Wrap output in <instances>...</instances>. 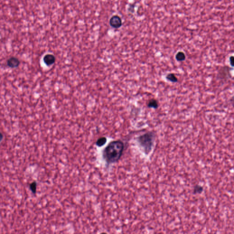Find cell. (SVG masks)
Masks as SVG:
<instances>
[{"label": "cell", "instance_id": "11", "mask_svg": "<svg viewBox=\"0 0 234 234\" xmlns=\"http://www.w3.org/2000/svg\"><path fill=\"white\" fill-rule=\"evenodd\" d=\"M30 189L31 190V192L35 194L36 193L37 183L36 182H33L30 184Z\"/></svg>", "mask_w": 234, "mask_h": 234}, {"label": "cell", "instance_id": "6", "mask_svg": "<svg viewBox=\"0 0 234 234\" xmlns=\"http://www.w3.org/2000/svg\"><path fill=\"white\" fill-rule=\"evenodd\" d=\"M107 142V138L106 137H102L97 139L96 142V145L98 147H102Z\"/></svg>", "mask_w": 234, "mask_h": 234}, {"label": "cell", "instance_id": "1", "mask_svg": "<svg viewBox=\"0 0 234 234\" xmlns=\"http://www.w3.org/2000/svg\"><path fill=\"white\" fill-rule=\"evenodd\" d=\"M125 148L124 144L122 141H113L103 151V157L108 164L118 162L122 157Z\"/></svg>", "mask_w": 234, "mask_h": 234}, {"label": "cell", "instance_id": "13", "mask_svg": "<svg viewBox=\"0 0 234 234\" xmlns=\"http://www.w3.org/2000/svg\"><path fill=\"white\" fill-rule=\"evenodd\" d=\"M230 64L231 65L234 67V56H231L230 58Z\"/></svg>", "mask_w": 234, "mask_h": 234}, {"label": "cell", "instance_id": "9", "mask_svg": "<svg viewBox=\"0 0 234 234\" xmlns=\"http://www.w3.org/2000/svg\"><path fill=\"white\" fill-rule=\"evenodd\" d=\"M166 78L167 80H168L169 81H171L173 82H176L177 81V77L175 76V75L173 73H171L167 75Z\"/></svg>", "mask_w": 234, "mask_h": 234}, {"label": "cell", "instance_id": "5", "mask_svg": "<svg viewBox=\"0 0 234 234\" xmlns=\"http://www.w3.org/2000/svg\"><path fill=\"white\" fill-rule=\"evenodd\" d=\"M43 61L46 65L50 66L55 63V58L54 55L47 54L43 57Z\"/></svg>", "mask_w": 234, "mask_h": 234}, {"label": "cell", "instance_id": "2", "mask_svg": "<svg viewBox=\"0 0 234 234\" xmlns=\"http://www.w3.org/2000/svg\"><path fill=\"white\" fill-rule=\"evenodd\" d=\"M155 135L152 132L146 133L138 138L139 145L144 150L145 154H149L153 148L154 143Z\"/></svg>", "mask_w": 234, "mask_h": 234}, {"label": "cell", "instance_id": "7", "mask_svg": "<svg viewBox=\"0 0 234 234\" xmlns=\"http://www.w3.org/2000/svg\"><path fill=\"white\" fill-rule=\"evenodd\" d=\"M176 59L177 61H182L185 60L186 56L184 53L183 52H178L176 55Z\"/></svg>", "mask_w": 234, "mask_h": 234}, {"label": "cell", "instance_id": "12", "mask_svg": "<svg viewBox=\"0 0 234 234\" xmlns=\"http://www.w3.org/2000/svg\"><path fill=\"white\" fill-rule=\"evenodd\" d=\"M135 4H131L129 5V7L128 8V11L132 13H133L135 11Z\"/></svg>", "mask_w": 234, "mask_h": 234}, {"label": "cell", "instance_id": "3", "mask_svg": "<svg viewBox=\"0 0 234 234\" xmlns=\"http://www.w3.org/2000/svg\"><path fill=\"white\" fill-rule=\"evenodd\" d=\"M109 24L110 26L113 29H119L122 26V20L121 17L118 15H113L110 19Z\"/></svg>", "mask_w": 234, "mask_h": 234}, {"label": "cell", "instance_id": "10", "mask_svg": "<svg viewBox=\"0 0 234 234\" xmlns=\"http://www.w3.org/2000/svg\"><path fill=\"white\" fill-rule=\"evenodd\" d=\"M193 190L194 194H201L203 192V188L202 186L197 185L194 187Z\"/></svg>", "mask_w": 234, "mask_h": 234}, {"label": "cell", "instance_id": "4", "mask_svg": "<svg viewBox=\"0 0 234 234\" xmlns=\"http://www.w3.org/2000/svg\"><path fill=\"white\" fill-rule=\"evenodd\" d=\"M19 64V60L16 57H11L7 61V65L11 68L17 67Z\"/></svg>", "mask_w": 234, "mask_h": 234}, {"label": "cell", "instance_id": "8", "mask_svg": "<svg viewBox=\"0 0 234 234\" xmlns=\"http://www.w3.org/2000/svg\"><path fill=\"white\" fill-rule=\"evenodd\" d=\"M148 107L151 108H154V109H157L158 107V104L157 101L155 99H151L149 102L148 104Z\"/></svg>", "mask_w": 234, "mask_h": 234}]
</instances>
